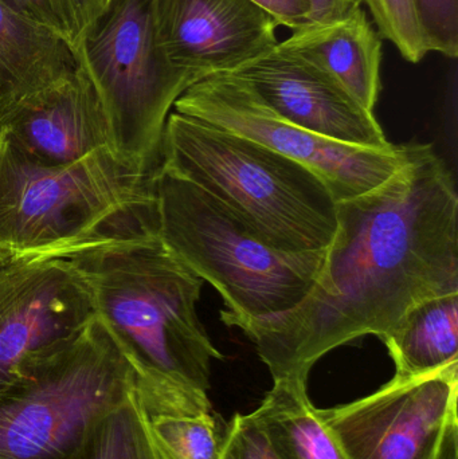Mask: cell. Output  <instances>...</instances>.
Here are the masks:
<instances>
[{"instance_id": "1", "label": "cell", "mask_w": 458, "mask_h": 459, "mask_svg": "<svg viewBox=\"0 0 458 459\" xmlns=\"http://www.w3.org/2000/svg\"><path fill=\"white\" fill-rule=\"evenodd\" d=\"M387 182L336 204L338 228L306 299L293 309L236 325L274 380H308L331 351L379 339L419 302L458 293V195L429 144L405 145Z\"/></svg>"}, {"instance_id": "2", "label": "cell", "mask_w": 458, "mask_h": 459, "mask_svg": "<svg viewBox=\"0 0 458 459\" xmlns=\"http://www.w3.org/2000/svg\"><path fill=\"white\" fill-rule=\"evenodd\" d=\"M155 174L112 150L48 166L0 128V261L69 259L105 243L158 234Z\"/></svg>"}, {"instance_id": "3", "label": "cell", "mask_w": 458, "mask_h": 459, "mask_svg": "<svg viewBox=\"0 0 458 459\" xmlns=\"http://www.w3.org/2000/svg\"><path fill=\"white\" fill-rule=\"evenodd\" d=\"M69 261L86 283L97 317L136 366L210 401L212 363L223 355L196 313L204 281L159 234L105 243Z\"/></svg>"}, {"instance_id": "4", "label": "cell", "mask_w": 458, "mask_h": 459, "mask_svg": "<svg viewBox=\"0 0 458 459\" xmlns=\"http://www.w3.org/2000/svg\"><path fill=\"white\" fill-rule=\"evenodd\" d=\"M159 169L217 199L279 250L324 251L338 228V202L311 169L175 110L164 126Z\"/></svg>"}, {"instance_id": "5", "label": "cell", "mask_w": 458, "mask_h": 459, "mask_svg": "<svg viewBox=\"0 0 458 459\" xmlns=\"http://www.w3.org/2000/svg\"><path fill=\"white\" fill-rule=\"evenodd\" d=\"M158 234L169 251L225 302L220 321L234 326L272 317L306 299L325 250L288 253L269 245L193 183L160 169L155 174Z\"/></svg>"}, {"instance_id": "6", "label": "cell", "mask_w": 458, "mask_h": 459, "mask_svg": "<svg viewBox=\"0 0 458 459\" xmlns=\"http://www.w3.org/2000/svg\"><path fill=\"white\" fill-rule=\"evenodd\" d=\"M134 383L123 342L94 316L70 344L0 390V459H70Z\"/></svg>"}, {"instance_id": "7", "label": "cell", "mask_w": 458, "mask_h": 459, "mask_svg": "<svg viewBox=\"0 0 458 459\" xmlns=\"http://www.w3.org/2000/svg\"><path fill=\"white\" fill-rule=\"evenodd\" d=\"M72 53L99 94L116 153L155 174L167 118L196 82L161 53L153 0H109Z\"/></svg>"}, {"instance_id": "8", "label": "cell", "mask_w": 458, "mask_h": 459, "mask_svg": "<svg viewBox=\"0 0 458 459\" xmlns=\"http://www.w3.org/2000/svg\"><path fill=\"white\" fill-rule=\"evenodd\" d=\"M174 109L303 164L325 183L336 202L357 198L384 185L406 159L405 145L373 150L306 131L277 115L234 73L199 81L179 97Z\"/></svg>"}, {"instance_id": "9", "label": "cell", "mask_w": 458, "mask_h": 459, "mask_svg": "<svg viewBox=\"0 0 458 459\" xmlns=\"http://www.w3.org/2000/svg\"><path fill=\"white\" fill-rule=\"evenodd\" d=\"M457 398L454 363L317 412L349 459H446L458 446Z\"/></svg>"}, {"instance_id": "10", "label": "cell", "mask_w": 458, "mask_h": 459, "mask_svg": "<svg viewBox=\"0 0 458 459\" xmlns=\"http://www.w3.org/2000/svg\"><path fill=\"white\" fill-rule=\"evenodd\" d=\"M94 316L69 259L0 261V390L70 344Z\"/></svg>"}, {"instance_id": "11", "label": "cell", "mask_w": 458, "mask_h": 459, "mask_svg": "<svg viewBox=\"0 0 458 459\" xmlns=\"http://www.w3.org/2000/svg\"><path fill=\"white\" fill-rule=\"evenodd\" d=\"M156 40L195 82L238 72L276 48V19L252 0H153Z\"/></svg>"}, {"instance_id": "12", "label": "cell", "mask_w": 458, "mask_h": 459, "mask_svg": "<svg viewBox=\"0 0 458 459\" xmlns=\"http://www.w3.org/2000/svg\"><path fill=\"white\" fill-rule=\"evenodd\" d=\"M285 120L335 142L392 150L374 112L341 83L279 48L234 72Z\"/></svg>"}, {"instance_id": "13", "label": "cell", "mask_w": 458, "mask_h": 459, "mask_svg": "<svg viewBox=\"0 0 458 459\" xmlns=\"http://www.w3.org/2000/svg\"><path fill=\"white\" fill-rule=\"evenodd\" d=\"M0 128L22 152L48 166L115 151L99 94L78 66L69 77L21 105Z\"/></svg>"}, {"instance_id": "14", "label": "cell", "mask_w": 458, "mask_h": 459, "mask_svg": "<svg viewBox=\"0 0 458 459\" xmlns=\"http://www.w3.org/2000/svg\"><path fill=\"white\" fill-rule=\"evenodd\" d=\"M384 39L362 4L328 21L293 30L279 48L308 62L341 83L363 108L374 112L381 93Z\"/></svg>"}, {"instance_id": "15", "label": "cell", "mask_w": 458, "mask_h": 459, "mask_svg": "<svg viewBox=\"0 0 458 459\" xmlns=\"http://www.w3.org/2000/svg\"><path fill=\"white\" fill-rule=\"evenodd\" d=\"M75 69L72 50L56 32L13 0H0V126Z\"/></svg>"}, {"instance_id": "16", "label": "cell", "mask_w": 458, "mask_h": 459, "mask_svg": "<svg viewBox=\"0 0 458 459\" xmlns=\"http://www.w3.org/2000/svg\"><path fill=\"white\" fill-rule=\"evenodd\" d=\"M381 340L397 379L425 377L458 363V293L414 305Z\"/></svg>"}, {"instance_id": "17", "label": "cell", "mask_w": 458, "mask_h": 459, "mask_svg": "<svg viewBox=\"0 0 458 459\" xmlns=\"http://www.w3.org/2000/svg\"><path fill=\"white\" fill-rule=\"evenodd\" d=\"M252 415L280 459H349L312 404L307 380H274Z\"/></svg>"}, {"instance_id": "18", "label": "cell", "mask_w": 458, "mask_h": 459, "mask_svg": "<svg viewBox=\"0 0 458 459\" xmlns=\"http://www.w3.org/2000/svg\"><path fill=\"white\" fill-rule=\"evenodd\" d=\"M70 459H166L151 436L134 388L89 431Z\"/></svg>"}, {"instance_id": "19", "label": "cell", "mask_w": 458, "mask_h": 459, "mask_svg": "<svg viewBox=\"0 0 458 459\" xmlns=\"http://www.w3.org/2000/svg\"><path fill=\"white\" fill-rule=\"evenodd\" d=\"M143 415L164 458L220 459L225 429H220L212 411L198 415Z\"/></svg>"}, {"instance_id": "20", "label": "cell", "mask_w": 458, "mask_h": 459, "mask_svg": "<svg viewBox=\"0 0 458 459\" xmlns=\"http://www.w3.org/2000/svg\"><path fill=\"white\" fill-rule=\"evenodd\" d=\"M373 15L376 31L410 64L432 53L417 0H360Z\"/></svg>"}, {"instance_id": "21", "label": "cell", "mask_w": 458, "mask_h": 459, "mask_svg": "<svg viewBox=\"0 0 458 459\" xmlns=\"http://www.w3.org/2000/svg\"><path fill=\"white\" fill-rule=\"evenodd\" d=\"M30 16L56 32L70 50L109 0H13Z\"/></svg>"}, {"instance_id": "22", "label": "cell", "mask_w": 458, "mask_h": 459, "mask_svg": "<svg viewBox=\"0 0 458 459\" xmlns=\"http://www.w3.org/2000/svg\"><path fill=\"white\" fill-rule=\"evenodd\" d=\"M220 459H280L252 414H236L223 434Z\"/></svg>"}, {"instance_id": "23", "label": "cell", "mask_w": 458, "mask_h": 459, "mask_svg": "<svg viewBox=\"0 0 458 459\" xmlns=\"http://www.w3.org/2000/svg\"><path fill=\"white\" fill-rule=\"evenodd\" d=\"M432 51L458 56V0H417Z\"/></svg>"}, {"instance_id": "24", "label": "cell", "mask_w": 458, "mask_h": 459, "mask_svg": "<svg viewBox=\"0 0 458 459\" xmlns=\"http://www.w3.org/2000/svg\"><path fill=\"white\" fill-rule=\"evenodd\" d=\"M268 11L279 26L298 30L314 22L322 21L317 0H252Z\"/></svg>"}, {"instance_id": "25", "label": "cell", "mask_w": 458, "mask_h": 459, "mask_svg": "<svg viewBox=\"0 0 458 459\" xmlns=\"http://www.w3.org/2000/svg\"><path fill=\"white\" fill-rule=\"evenodd\" d=\"M317 3H319L320 15H322L320 22L336 18L351 10L355 5L362 4L360 0H317Z\"/></svg>"}, {"instance_id": "26", "label": "cell", "mask_w": 458, "mask_h": 459, "mask_svg": "<svg viewBox=\"0 0 458 459\" xmlns=\"http://www.w3.org/2000/svg\"><path fill=\"white\" fill-rule=\"evenodd\" d=\"M457 453H458V446L454 447V450H452V452L449 453L448 458H446V459H458Z\"/></svg>"}]
</instances>
